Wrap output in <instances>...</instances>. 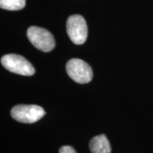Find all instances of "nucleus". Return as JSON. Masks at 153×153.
I'll use <instances>...</instances> for the list:
<instances>
[{
    "instance_id": "nucleus-6",
    "label": "nucleus",
    "mask_w": 153,
    "mask_h": 153,
    "mask_svg": "<svg viewBox=\"0 0 153 153\" xmlns=\"http://www.w3.org/2000/svg\"><path fill=\"white\" fill-rule=\"evenodd\" d=\"M91 153H111V148L108 140L105 135L94 137L89 143Z\"/></svg>"
},
{
    "instance_id": "nucleus-2",
    "label": "nucleus",
    "mask_w": 153,
    "mask_h": 153,
    "mask_svg": "<svg viewBox=\"0 0 153 153\" xmlns=\"http://www.w3.org/2000/svg\"><path fill=\"white\" fill-rule=\"evenodd\" d=\"M27 37L36 48L43 52H50L55 46L53 35L43 28L30 26L27 30Z\"/></svg>"
},
{
    "instance_id": "nucleus-5",
    "label": "nucleus",
    "mask_w": 153,
    "mask_h": 153,
    "mask_svg": "<svg viewBox=\"0 0 153 153\" xmlns=\"http://www.w3.org/2000/svg\"><path fill=\"white\" fill-rule=\"evenodd\" d=\"M67 33L72 43L76 45L85 43L87 38L88 28L84 17L78 14L69 17L67 21Z\"/></svg>"
},
{
    "instance_id": "nucleus-4",
    "label": "nucleus",
    "mask_w": 153,
    "mask_h": 153,
    "mask_svg": "<svg viewBox=\"0 0 153 153\" xmlns=\"http://www.w3.org/2000/svg\"><path fill=\"white\" fill-rule=\"evenodd\" d=\"M66 71L72 80L79 84L89 83L93 77L91 67L84 60L78 58L71 59L67 62Z\"/></svg>"
},
{
    "instance_id": "nucleus-8",
    "label": "nucleus",
    "mask_w": 153,
    "mask_h": 153,
    "mask_svg": "<svg viewBox=\"0 0 153 153\" xmlns=\"http://www.w3.org/2000/svg\"><path fill=\"white\" fill-rule=\"evenodd\" d=\"M59 153H76V152L72 147L65 145V146L61 147L59 150Z\"/></svg>"
},
{
    "instance_id": "nucleus-7",
    "label": "nucleus",
    "mask_w": 153,
    "mask_h": 153,
    "mask_svg": "<svg viewBox=\"0 0 153 153\" xmlns=\"http://www.w3.org/2000/svg\"><path fill=\"white\" fill-rule=\"evenodd\" d=\"M26 0H0V7L9 11H18L24 9Z\"/></svg>"
},
{
    "instance_id": "nucleus-3",
    "label": "nucleus",
    "mask_w": 153,
    "mask_h": 153,
    "mask_svg": "<svg viewBox=\"0 0 153 153\" xmlns=\"http://www.w3.org/2000/svg\"><path fill=\"white\" fill-rule=\"evenodd\" d=\"M45 115L42 107L37 105L19 104L11 110V117L15 120L24 123H33L39 120Z\"/></svg>"
},
{
    "instance_id": "nucleus-1",
    "label": "nucleus",
    "mask_w": 153,
    "mask_h": 153,
    "mask_svg": "<svg viewBox=\"0 0 153 153\" xmlns=\"http://www.w3.org/2000/svg\"><path fill=\"white\" fill-rule=\"evenodd\" d=\"M1 63L4 68L13 73L23 76H31L35 69L25 57L16 54L5 55L1 58Z\"/></svg>"
}]
</instances>
